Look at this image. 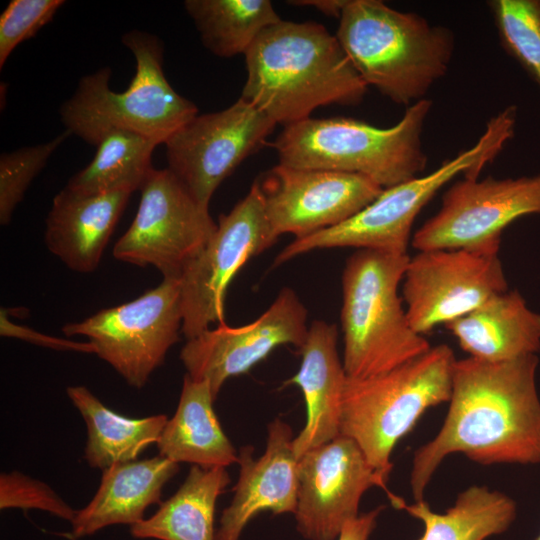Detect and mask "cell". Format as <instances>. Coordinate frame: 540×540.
I'll return each mask as SVG.
<instances>
[{
  "label": "cell",
  "instance_id": "cell-1",
  "mask_svg": "<svg viewBox=\"0 0 540 540\" xmlns=\"http://www.w3.org/2000/svg\"><path fill=\"white\" fill-rule=\"evenodd\" d=\"M537 367L536 354L504 362L456 360L443 424L413 456L414 501L424 499L437 468L453 453L482 465L540 463Z\"/></svg>",
  "mask_w": 540,
  "mask_h": 540
},
{
  "label": "cell",
  "instance_id": "cell-2",
  "mask_svg": "<svg viewBox=\"0 0 540 540\" xmlns=\"http://www.w3.org/2000/svg\"><path fill=\"white\" fill-rule=\"evenodd\" d=\"M241 96L284 127L325 105H356L368 86L336 35L323 25L280 20L265 28L245 53Z\"/></svg>",
  "mask_w": 540,
  "mask_h": 540
},
{
  "label": "cell",
  "instance_id": "cell-3",
  "mask_svg": "<svg viewBox=\"0 0 540 540\" xmlns=\"http://www.w3.org/2000/svg\"><path fill=\"white\" fill-rule=\"evenodd\" d=\"M336 37L367 86L407 107L445 76L455 49L448 27L380 0H348Z\"/></svg>",
  "mask_w": 540,
  "mask_h": 540
},
{
  "label": "cell",
  "instance_id": "cell-4",
  "mask_svg": "<svg viewBox=\"0 0 540 540\" xmlns=\"http://www.w3.org/2000/svg\"><path fill=\"white\" fill-rule=\"evenodd\" d=\"M431 109L426 98L413 103L389 128L347 117H310L284 127L271 145L279 164L361 175L384 189L425 170L422 134Z\"/></svg>",
  "mask_w": 540,
  "mask_h": 540
},
{
  "label": "cell",
  "instance_id": "cell-5",
  "mask_svg": "<svg viewBox=\"0 0 540 540\" xmlns=\"http://www.w3.org/2000/svg\"><path fill=\"white\" fill-rule=\"evenodd\" d=\"M122 43L136 62L128 88L122 92L110 88L109 67L85 75L61 105V121L67 132L93 146L113 128L165 144L198 114V108L168 82L163 71V43L156 35L133 29L122 36Z\"/></svg>",
  "mask_w": 540,
  "mask_h": 540
},
{
  "label": "cell",
  "instance_id": "cell-6",
  "mask_svg": "<svg viewBox=\"0 0 540 540\" xmlns=\"http://www.w3.org/2000/svg\"><path fill=\"white\" fill-rule=\"evenodd\" d=\"M517 116L516 106L505 107L489 119L473 146L429 174L384 188L375 200L343 223L294 239L278 254L274 265L312 250L337 247L407 254L412 227L421 210L457 176L478 178L513 138Z\"/></svg>",
  "mask_w": 540,
  "mask_h": 540
},
{
  "label": "cell",
  "instance_id": "cell-7",
  "mask_svg": "<svg viewBox=\"0 0 540 540\" xmlns=\"http://www.w3.org/2000/svg\"><path fill=\"white\" fill-rule=\"evenodd\" d=\"M409 259L408 254L358 249L347 260L340 317L347 377L386 372L431 347L412 328L398 294Z\"/></svg>",
  "mask_w": 540,
  "mask_h": 540
},
{
  "label": "cell",
  "instance_id": "cell-8",
  "mask_svg": "<svg viewBox=\"0 0 540 540\" xmlns=\"http://www.w3.org/2000/svg\"><path fill=\"white\" fill-rule=\"evenodd\" d=\"M456 360L452 349L440 344L386 372L347 377L340 435L352 439L385 480L397 443L427 409L449 401Z\"/></svg>",
  "mask_w": 540,
  "mask_h": 540
},
{
  "label": "cell",
  "instance_id": "cell-9",
  "mask_svg": "<svg viewBox=\"0 0 540 540\" xmlns=\"http://www.w3.org/2000/svg\"><path fill=\"white\" fill-rule=\"evenodd\" d=\"M182 325L180 278H163L140 297L65 324L62 331L85 336L99 358L140 389L179 340Z\"/></svg>",
  "mask_w": 540,
  "mask_h": 540
},
{
  "label": "cell",
  "instance_id": "cell-10",
  "mask_svg": "<svg viewBox=\"0 0 540 540\" xmlns=\"http://www.w3.org/2000/svg\"><path fill=\"white\" fill-rule=\"evenodd\" d=\"M134 220L113 247V256L153 266L163 278H180L200 254L217 223L168 169H153L139 189Z\"/></svg>",
  "mask_w": 540,
  "mask_h": 540
},
{
  "label": "cell",
  "instance_id": "cell-11",
  "mask_svg": "<svg viewBox=\"0 0 540 540\" xmlns=\"http://www.w3.org/2000/svg\"><path fill=\"white\" fill-rule=\"evenodd\" d=\"M276 240L256 180L229 213L219 216L214 234L180 276L182 333L187 340L214 323H224V301L230 282L250 258Z\"/></svg>",
  "mask_w": 540,
  "mask_h": 540
},
{
  "label": "cell",
  "instance_id": "cell-12",
  "mask_svg": "<svg viewBox=\"0 0 540 540\" xmlns=\"http://www.w3.org/2000/svg\"><path fill=\"white\" fill-rule=\"evenodd\" d=\"M540 215V173L517 178H467L443 194L439 211L413 235L418 251L467 249L498 253L512 222Z\"/></svg>",
  "mask_w": 540,
  "mask_h": 540
},
{
  "label": "cell",
  "instance_id": "cell-13",
  "mask_svg": "<svg viewBox=\"0 0 540 540\" xmlns=\"http://www.w3.org/2000/svg\"><path fill=\"white\" fill-rule=\"evenodd\" d=\"M275 125L242 97L221 111L197 114L164 144L167 168L208 207L218 186L261 148Z\"/></svg>",
  "mask_w": 540,
  "mask_h": 540
},
{
  "label": "cell",
  "instance_id": "cell-14",
  "mask_svg": "<svg viewBox=\"0 0 540 540\" xmlns=\"http://www.w3.org/2000/svg\"><path fill=\"white\" fill-rule=\"evenodd\" d=\"M402 285L409 322L423 336L508 290L498 253L467 249L418 251Z\"/></svg>",
  "mask_w": 540,
  "mask_h": 540
},
{
  "label": "cell",
  "instance_id": "cell-15",
  "mask_svg": "<svg viewBox=\"0 0 540 540\" xmlns=\"http://www.w3.org/2000/svg\"><path fill=\"white\" fill-rule=\"evenodd\" d=\"M298 499L294 513L298 532L307 540H337L345 525L359 516L363 494L382 488L392 505L401 498L350 438H337L310 449L298 459Z\"/></svg>",
  "mask_w": 540,
  "mask_h": 540
},
{
  "label": "cell",
  "instance_id": "cell-16",
  "mask_svg": "<svg viewBox=\"0 0 540 540\" xmlns=\"http://www.w3.org/2000/svg\"><path fill=\"white\" fill-rule=\"evenodd\" d=\"M259 184L276 239L284 233L300 239L339 225L383 190L361 175L282 164L267 172Z\"/></svg>",
  "mask_w": 540,
  "mask_h": 540
},
{
  "label": "cell",
  "instance_id": "cell-17",
  "mask_svg": "<svg viewBox=\"0 0 540 540\" xmlns=\"http://www.w3.org/2000/svg\"><path fill=\"white\" fill-rule=\"evenodd\" d=\"M307 310L290 288H283L255 321L230 327L218 324L187 340L180 352L187 375L205 380L217 398L228 378L248 372L280 345L299 349L308 335Z\"/></svg>",
  "mask_w": 540,
  "mask_h": 540
},
{
  "label": "cell",
  "instance_id": "cell-18",
  "mask_svg": "<svg viewBox=\"0 0 540 540\" xmlns=\"http://www.w3.org/2000/svg\"><path fill=\"white\" fill-rule=\"evenodd\" d=\"M293 431L275 418L268 424L266 449L253 458V447L238 453L240 473L231 504L222 512L216 540H239L247 524L259 513H295L298 499V459Z\"/></svg>",
  "mask_w": 540,
  "mask_h": 540
},
{
  "label": "cell",
  "instance_id": "cell-19",
  "mask_svg": "<svg viewBox=\"0 0 540 540\" xmlns=\"http://www.w3.org/2000/svg\"><path fill=\"white\" fill-rule=\"evenodd\" d=\"M335 324L313 321L300 348L298 372L286 384L297 385L305 399L306 423L293 439L297 459L340 435V416L347 375L338 349Z\"/></svg>",
  "mask_w": 540,
  "mask_h": 540
},
{
  "label": "cell",
  "instance_id": "cell-20",
  "mask_svg": "<svg viewBox=\"0 0 540 540\" xmlns=\"http://www.w3.org/2000/svg\"><path fill=\"white\" fill-rule=\"evenodd\" d=\"M131 194H82L64 187L53 198L45 222L49 251L75 272L94 271Z\"/></svg>",
  "mask_w": 540,
  "mask_h": 540
},
{
  "label": "cell",
  "instance_id": "cell-21",
  "mask_svg": "<svg viewBox=\"0 0 540 540\" xmlns=\"http://www.w3.org/2000/svg\"><path fill=\"white\" fill-rule=\"evenodd\" d=\"M178 470V463L161 455L104 469L94 497L76 512L71 535L82 538L108 526L142 521L146 509L160 503L165 484Z\"/></svg>",
  "mask_w": 540,
  "mask_h": 540
},
{
  "label": "cell",
  "instance_id": "cell-22",
  "mask_svg": "<svg viewBox=\"0 0 540 540\" xmlns=\"http://www.w3.org/2000/svg\"><path fill=\"white\" fill-rule=\"evenodd\" d=\"M445 326L478 360L504 362L540 350V314L517 291L498 293Z\"/></svg>",
  "mask_w": 540,
  "mask_h": 540
},
{
  "label": "cell",
  "instance_id": "cell-23",
  "mask_svg": "<svg viewBox=\"0 0 540 540\" xmlns=\"http://www.w3.org/2000/svg\"><path fill=\"white\" fill-rule=\"evenodd\" d=\"M214 400L207 381L186 374L176 412L157 442L159 455L202 468L238 463V454L214 411Z\"/></svg>",
  "mask_w": 540,
  "mask_h": 540
},
{
  "label": "cell",
  "instance_id": "cell-24",
  "mask_svg": "<svg viewBox=\"0 0 540 540\" xmlns=\"http://www.w3.org/2000/svg\"><path fill=\"white\" fill-rule=\"evenodd\" d=\"M229 483L226 467L192 465L174 495L151 517L130 526L131 535L138 539L216 540V502Z\"/></svg>",
  "mask_w": 540,
  "mask_h": 540
},
{
  "label": "cell",
  "instance_id": "cell-25",
  "mask_svg": "<svg viewBox=\"0 0 540 540\" xmlns=\"http://www.w3.org/2000/svg\"><path fill=\"white\" fill-rule=\"evenodd\" d=\"M66 393L87 426L84 458L89 466L106 469L136 460L158 442L168 421L165 414L128 418L104 405L87 387L69 386Z\"/></svg>",
  "mask_w": 540,
  "mask_h": 540
},
{
  "label": "cell",
  "instance_id": "cell-26",
  "mask_svg": "<svg viewBox=\"0 0 540 540\" xmlns=\"http://www.w3.org/2000/svg\"><path fill=\"white\" fill-rule=\"evenodd\" d=\"M424 524L418 540H485L505 532L516 517V504L508 495L473 485L461 492L444 513L434 512L423 499L397 507Z\"/></svg>",
  "mask_w": 540,
  "mask_h": 540
},
{
  "label": "cell",
  "instance_id": "cell-27",
  "mask_svg": "<svg viewBox=\"0 0 540 540\" xmlns=\"http://www.w3.org/2000/svg\"><path fill=\"white\" fill-rule=\"evenodd\" d=\"M93 160L68 181V189L82 194L139 190L151 171L152 153L158 144L140 134L113 128L96 144Z\"/></svg>",
  "mask_w": 540,
  "mask_h": 540
},
{
  "label": "cell",
  "instance_id": "cell-28",
  "mask_svg": "<svg viewBox=\"0 0 540 540\" xmlns=\"http://www.w3.org/2000/svg\"><path fill=\"white\" fill-rule=\"evenodd\" d=\"M202 44L216 56L244 54L268 26L281 20L268 0H186Z\"/></svg>",
  "mask_w": 540,
  "mask_h": 540
},
{
  "label": "cell",
  "instance_id": "cell-29",
  "mask_svg": "<svg viewBox=\"0 0 540 540\" xmlns=\"http://www.w3.org/2000/svg\"><path fill=\"white\" fill-rule=\"evenodd\" d=\"M502 48L540 90V0L487 2Z\"/></svg>",
  "mask_w": 540,
  "mask_h": 540
},
{
  "label": "cell",
  "instance_id": "cell-30",
  "mask_svg": "<svg viewBox=\"0 0 540 540\" xmlns=\"http://www.w3.org/2000/svg\"><path fill=\"white\" fill-rule=\"evenodd\" d=\"M71 135L65 131L54 139L28 147H22L0 156V223L7 225L17 205L34 178L45 167L47 161Z\"/></svg>",
  "mask_w": 540,
  "mask_h": 540
},
{
  "label": "cell",
  "instance_id": "cell-31",
  "mask_svg": "<svg viewBox=\"0 0 540 540\" xmlns=\"http://www.w3.org/2000/svg\"><path fill=\"white\" fill-rule=\"evenodd\" d=\"M63 0H12L0 15V68L22 42L34 37L55 16Z\"/></svg>",
  "mask_w": 540,
  "mask_h": 540
},
{
  "label": "cell",
  "instance_id": "cell-32",
  "mask_svg": "<svg viewBox=\"0 0 540 540\" xmlns=\"http://www.w3.org/2000/svg\"><path fill=\"white\" fill-rule=\"evenodd\" d=\"M0 508L39 509L70 523L77 512L49 485L19 471L1 473Z\"/></svg>",
  "mask_w": 540,
  "mask_h": 540
},
{
  "label": "cell",
  "instance_id": "cell-33",
  "mask_svg": "<svg viewBox=\"0 0 540 540\" xmlns=\"http://www.w3.org/2000/svg\"><path fill=\"white\" fill-rule=\"evenodd\" d=\"M0 334L4 337L21 339L26 342L48 347L54 350L95 354L94 346L88 341H71L64 338L49 336L23 325H17L10 321L7 311L3 308L0 312Z\"/></svg>",
  "mask_w": 540,
  "mask_h": 540
},
{
  "label": "cell",
  "instance_id": "cell-34",
  "mask_svg": "<svg viewBox=\"0 0 540 540\" xmlns=\"http://www.w3.org/2000/svg\"><path fill=\"white\" fill-rule=\"evenodd\" d=\"M383 509L384 506H378L345 523L337 540H368Z\"/></svg>",
  "mask_w": 540,
  "mask_h": 540
},
{
  "label": "cell",
  "instance_id": "cell-35",
  "mask_svg": "<svg viewBox=\"0 0 540 540\" xmlns=\"http://www.w3.org/2000/svg\"><path fill=\"white\" fill-rule=\"evenodd\" d=\"M292 5L310 6L327 16L340 18L348 0H299L290 1Z\"/></svg>",
  "mask_w": 540,
  "mask_h": 540
},
{
  "label": "cell",
  "instance_id": "cell-36",
  "mask_svg": "<svg viewBox=\"0 0 540 540\" xmlns=\"http://www.w3.org/2000/svg\"><path fill=\"white\" fill-rule=\"evenodd\" d=\"M535 540H540V534L538 535V537Z\"/></svg>",
  "mask_w": 540,
  "mask_h": 540
}]
</instances>
